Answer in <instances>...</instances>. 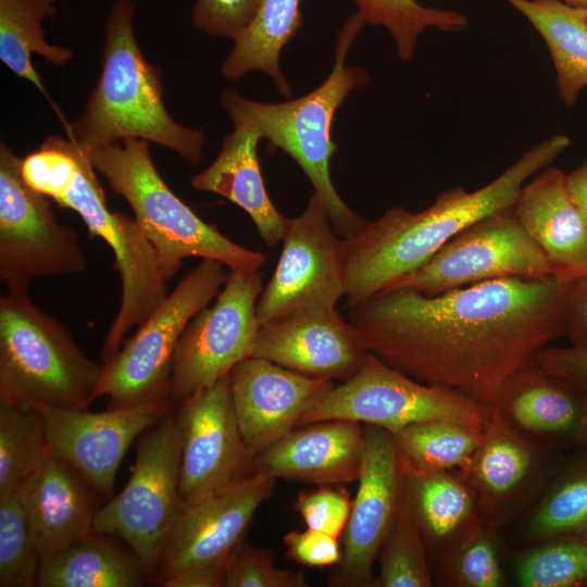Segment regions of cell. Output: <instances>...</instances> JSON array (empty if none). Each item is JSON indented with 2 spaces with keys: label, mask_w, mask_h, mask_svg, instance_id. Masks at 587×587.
<instances>
[{
  "label": "cell",
  "mask_w": 587,
  "mask_h": 587,
  "mask_svg": "<svg viewBox=\"0 0 587 587\" xmlns=\"http://www.w3.org/2000/svg\"><path fill=\"white\" fill-rule=\"evenodd\" d=\"M575 283L509 277L432 297L387 289L349 307V316L386 364L494 407L507 380L566 334Z\"/></svg>",
  "instance_id": "6da1fadb"
},
{
  "label": "cell",
  "mask_w": 587,
  "mask_h": 587,
  "mask_svg": "<svg viewBox=\"0 0 587 587\" xmlns=\"http://www.w3.org/2000/svg\"><path fill=\"white\" fill-rule=\"evenodd\" d=\"M570 145L567 136L553 135L482 188L467 191L454 187L441 191L421 212L394 207L366 222L359 233L344 239L348 307L388 289L469 225L514 207L526 179L548 167Z\"/></svg>",
  "instance_id": "7a4b0ae2"
},
{
  "label": "cell",
  "mask_w": 587,
  "mask_h": 587,
  "mask_svg": "<svg viewBox=\"0 0 587 587\" xmlns=\"http://www.w3.org/2000/svg\"><path fill=\"white\" fill-rule=\"evenodd\" d=\"M26 183L60 207L75 211L91 235L114 253L122 282L118 311L105 336L101 360L110 361L126 335L166 298V279L157 252L135 218L111 211L87 154L70 138L50 136L22 159Z\"/></svg>",
  "instance_id": "3957f363"
},
{
  "label": "cell",
  "mask_w": 587,
  "mask_h": 587,
  "mask_svg": "<svg viewBox=\"0 0 587 587\" xmlns=\"http://www.w3.org/2000/svg\"><path fill=\"white\" fill-rule=\"evenodd\" d=\"M134 4L118 0L105 24L100 78L83 114L65 129L85 153L118 139L139 138L168 148L191 164L202 158V132L177 124L163 102L160 71L137 43Z\"/></svg>",
  "instance_id": "277c9868"
},
{
  "label": "cell",
  "mask_w": 587,
  "mask_h": 587,
  "mask_svg": "<svg viewBox=\"0 0 587 587\" xmlns=\"http://www.w3.org/2000/svg\"><path fill=\"white\" fill-rule=\"evenodd\" d=\"M365 24L358 11L347 18L337 36L330 74L321 86L300 98L262 103L243 98L235 89L222 93V105L228 114L250 120L262 138L298 163L342 239L359 233L366 221L348 207L332 182L329 162L336 146L330 129L335 113L348 95L370 79L363 68L346 66L349 48Z\"/></svg>",
  "instance_id": "5b68a950"
},
{
  "label": "cell",
  "mask_w": 587,
  "mask_h": 587,
  "mask_svg": "<svg viewBox=\"0 0 587 587\" xmlns=\"http://www.w3.org/2000/svg\"><path fill=\"white\" fill-rule=\"evenodd\" d=\"M111 189L130 205L153 246L163 276L174 277L185 259L215 260L229 271L260 270L266 257L245 248L204 222L165 184L149 151V141L125 138L86 153Z\"/></svg>",
  "instance_id": "8992f818"
},
{
  "label": "cell",
  "mask_w": 587,
  "mask_h": 587,
  "mask_svg": "<svg viewBox=\"0 0 587 587\" xmlns=\"http://www.w3.org/2000/svg\"><path fill=\"white\" fill-rule=\"evenodd\" d=\"M103 369L29 292L0 296V403L88 408Z\"/></svg>",
  "instance_id": "52a82bcc"
},
{
  "label": "cell",
  "mask_w": 587,
  "mask_h": 587,
  "mask_svg": "<svg viewBox=\"0 0 587 587\" xmlns=\"http://www.w3.org/2000/svg\"><path fill=\"white\" fill-rule=\"evenodd\" d=\"M229 270L202 259L188 272L104 364L95 397L109 408H126L172 399L171 375L175 350L188 323L220 292ZM173 400V399H172Z\"/></svg>",
  "instance_id": "ba28073f"
},
{
  "label": "cell",
  "mask_w": 587,
  "mask_h": 587,
  "mask_svg": "<svg viewBox=\"0 0 587 587\" xmlns=\"http://www.w3.org/2000/svg\"><path fill=\"white\" fill-rule=\"evenodd\" d=\"M492 411L491 405L455 389L425 385L369 352L359 372L335 386L297 427L345 420L395 433L415 423L446 421L485 430Z\"/></svg>",
  "instance_id": "9c48e42d"
},
{
  "label": "cell",
  "mask_w": 587,
  "mask_h": 587,
  "mask_svg": "<svg viewBox=\"0 0 587 587\" xmlns=\"http://www.w3.org/2000/svg\"><path fill=\"white\" fill-rule=\"evenodd\" d=\"M180 439L170 410L137 440L132 475L120 494L98 510L93 530L116 537L142 560L151 577L167 535L183 509Z\"/></svg>",
  "instance_id": "30bf717a"
},
{
  "label": "cell",
  "mask_w": 587,
  "mask_h": 587,
  "mask_svg": "<svg viewBox=\"0 0 587 587\" xmlns=\"http://www.w3.org/2000/svg\"><path fill=\"white\" fill-rule=\"evenodd\" d=\"M20 159L0 145V278L8 291L29 292L32 282L86 271L76 233L61 224L47 196L23 177Z\"/></svg>",
  "instance_id": "8fae6325"
},
{
  "label": "cell",
  "mask_w": 587,
  "mask_h": 587,
  "mask_svg": "<svg viewBox=\"0 0 587 587\" xmlns=\"http://www.w3.org/2000/svg\"><path fill=\"white\" fill-rule=\"evenodd\" d=\"M549 275L553 272L547 257L512 207L469 225L388 289L409 288L432 297L491 279Z\"/></svg>",
  "instance_id": "7c38bea8"
},
{
  "label": "cell",
  "mask_w": 587,
  "mask_h": 587,
  "mask_svg": "<svg viewBox=\"0 0 587 587\" xmlns=\"http://www.w3.org/2000/svg\"><path fill=\"white\" fill-rule=\"evenodd\" d=\"M274 273L257 302L260 325L336 308L346 295L345 245L313 193L290 218Z\"/></svg>",
  "instance_id": "4fadbf2b"
},
{
  "label": "cell",
  "mask_w": 587,
  "mask_h": 587,
  "mask_svg": "<svg viewBox=\"0 0 587 587\" xmlns=\"http://www.w3.org/2000/svg\"><path fill=\"white\" fill-rule=\"evenodd\" d=\"M262 289L259 270L229 271L214 304L199 312L179 338L172 366V399L180 400L214 385L252 357Z\"/></svg>",
  "instance_id": "5bb4252c"
},
{
  "label": "cell",
  "mask_w": 587,
  "mask_h": 587,
  "mask_svg": "<svg viewBox=\"0 0 587 587\" xmlns=\"http://www.w3.org/2000/svg\"><path fill=\"white\" fill-rule=\"evenodd\" d=\"M179 494L191 504L250 472L230 396L229 374L179 400Z\"/></svg>",
  "instance_id": "9a60e30c"
},
{
  "label": "cell",
  "mask_w": 587,
  "mask_h": 587,
  "mask_svg": "<svg viewBox=\"0 0 587 587\" xmlns=\"http://www.w3.org/2000/svg\"><path fill=\"white\" fill-rule=\"evenodd\" d=\"M172 409V399L91 412L45 407L50 452L72 465L103 499H110L118 467L134 441Z\"/></svg>",
  "instance_id": "2e32d148"
},
{
  "label": "cell",
  "mask_w": 587,
  "mask_h": 587,
  "mask_svg": "<svg viewBox=\"0 0 587 587\" xmlns=\"http://www.w3.org/2000/svg\"><path fill=\"white\" fill-rule=\"evenodd\" d=\"M275 480L249 472L183 507L158 562V585L191 567L229 559L242 542L257 510L272 494Z\"/></svg>",
  "instance_id": "e0dca14e"
},
{
  "label": "cell",
  "mask_w": 587,
  "mask_h": 587,
  "mask_svg": "<svg viewBox=\"0 0 587 587\" xmlns=\"http://www.w3.org/2000/svg\"><path fill=\"white\" fill-rule=\"evenodd\" d=\"M364 453L359 486L345 528L344 551L332 585L372 587L374 562L390 530L398 505L403 469L392 435L363 425Z\"/></svg>",
  "instance_id": "ac0fdd59"
},
{
  "label": "cell",
  "mask_w": 587,
  "mask_h": 587,
  "mask_svg": "<svg viewBox=\"0 0 587 587\" xmlns=\"http://www.w3.org/2000/svg\"><path fill=\"white\" fill-rule=\"evenodd\" d=\"M229 387L243 446L252 459L295 429L335 384L250 357L233 367Z\"/></svg>",
  "instance_id": "d6986e66"
},
{
  "label": "cell",
  "mask_w": 587,
  "mask_h": 587,
  "mask_svg": "<svg viewBox=\"0 0 587 587\" xmlns=\"http://www.w3.org/2000/svg\"><path fill=\"white\" fill-rule=\"evenodd\" d=\"M367 354L359 330L330 308L260 325L252 357L305 376L346 382Z\"/></svg>",
  "instance_id": "ffe728a7"
},
{
  "label": "cell",
  "mask_w": 587,
  "mask_h": 587,
  "mask_svg": "<svg viewBox=\"0 0 587 587\" xmlns=\"http://www.w3.org/2000/svg\"><path fill=\"white\" fill-rule=\"evenodd\" d=\"M363 453V424L321 421L296 427L252 458L250 472L274 479L339 485L359 479Z\"/></svg>",
  "instance_id": "44dd1931"
},
{
  "label": "cell",
  "mask_w": 587,
  "mask_h": 587,
  "mask_svg": "<svg viewBox=\"0 0 587 587\" xmlns=\"http://www.w3.org/2000/svg\"><path fill=\"white\" fill-rule=\"evenodd\" d=\"M18 494L41 564L95 532L101 496L72 465L51 452Z\"/></svg>",
  "instance_id": "7402d4cb"
},
{
  "label": "cell",
  "mask_w": 587,
  "mask_h": 587,
  "mask_svg": "<svg viewBox=\"0 0 587 587\" xmlns=\"http://www.w3.org/2000/svg\"><path fill=\"white\" fill-rule=\"evenodd\" d=\"M565 174L545 167L522 187L513 209L553 275L577 280L587 275V224L571 198Z\"/></svg>",
  "instance_id": "603a6c76"
},
{
  "label": "cell",
  "mask_w": 587,
  "mask_h": 587,
  "mask_svg": "<svg viewBox=\"0 0 587 587\" xmlns=\"http://www.w3.org/2000/svg\"><path fill=\"white\" fill-rule=\"evenodd\" d=\"M586 394L532 360L507 380L492 408L535 444H576Z\"/></svg>",
  "instance_id": "cb8c5ba5"
},
{
  "label": "cell",
  "mask_w": 587,
  "mask_h": 587,
  "mask_svg": "<svg viewBox=\"0 0 587 587\" xmlns=\"http://www.w3.org/2000/svg\"><path fill=\"white\" fill-rule=\"evenodd\" d=\"M234 130L222 143L216 159L190 179L192 188L223 196L241 208L253 221L263 241L272 247L283 240L290 217L283 215L270 199L258 158L262 138L247 117L228 114Z\"/></svg>",
  "instance_id": "d4e9b609"
},
{
  "label": "cell",
  "mask_w": 587,
  "mask_h": 587,
  "mask_svg": "<svg viewBox=\"0 0 587 587\" xmlns=\"http://www.w3.org/2000/svg\"><path fill=\"white\" fill-rule=\"evenodd\" d=\"M542 465L537 445L495 411L467 466L460 472L474 490L482 514L508 507Z\"/></svg>",
  "instance_id": "484cf974"
},
{
  "label": "cell",
  "mask_w": 587,
  "mask_h": 587,
  "mask_svg": "<svg viewBox=\"0 0 587 587\" xmlns=\"http://www.w3.org/2000/svg\"><path fill=\"white\" fill-rule=\"evenodd\" d=\"M402 469L423 539L440 555L482 523L476 495L460 472Z\"/></svg>",
  "instance_id": "4316f807"
},
{
  "label": "cell",
  "mask_w": 587,
  "mask_h": 587,
  "mask_svg": "<svg viewBox=\"0 0 587 587\" xmlns=\"http://www.w3.org/2000/svg\"><path fill=\"white\" fill-rule=\"evenodd\" d=\"M151 578L138 554L124 541L91 533L41 564L39 587H140Z\"/></svg>",
  "instance_id": "83f0119b"
},
{
  "label": "cell",
  "mask_w": 587,
  "mask_h": 587,
  "mask_svg": "<svg viewBox=\"0 0 587 587\" xmlns=\"http://www.w3.org/2000/svg\"><path fill=\"white\" fill-rule=\"evenodd\" d=\"M544 39L562 102L572 107L587 86V10L561 0H507Z\"/></svg>",
  "instance_id": "f1b7e54d"
},
{
  "label": "cell",
  "mask_w": 587,
  "mask_h": 587,
  "mask_svg": "<svg viewBox=\"0 0 587 587\" xmlns=\"http://www.w3.org/2000/svg\"><path fill=\"white\" fill-rule=\"evenodd\" d=\"M300 4L301 0H261L252 22L223 62L222 75L238 79L262 71L275 82L277 91L289 98L291 89L280 70L279 55L302 25Z\"/></svg>",
  "instance_id": "f546056e"
},
{
  "label": "cell",
  "mask_w": 587,
  "mask_h": 587,
  "mask_svg": "<svg viewBox=\"0 0 587 587\" xmlns=\"http://www.w3.org/2000/svg\"><path fill=\"white\" fill-rule=\"evenodd\" d=\"M54 13V0H0V59L16 76L30 82L48 99L67 128L70 124L51 100L32 62L33 53L57 66L73 58L68 48L46 40L42 21Z\"/></svg>",
  "instance_id": "4dcf8cb0"
},
{
  "label": "cell",
  "mask_w": 587,
  "mask_h": 587,
  "mask_svg": "<svg viewBox=\"0 0 587 587\" xmlns=\"http://www.w3.org/2000/svg\"><path fill=\"white\" fill-rule=\"evenodd\" d=\"M586 448V447H585ZM587 533V448L560 471L524 523L525 544Z\"/></svg>",
  "instance_id": "1f68e13d"
},
{
  "label": "cell",
  "mask_w": 587,
  "mask_h": 587,
  "mask_svg": "<svg viewBox=\"0 0 587 587\" xmlns=\"http://www.w3.org/2000/svg\"><path fill=\"white\" fill-rule=\"evenodd\" d=\"M484 432L463 424L430 421L390 433L403 466L420 471H463Z\"/></svg>",
  "instance_id": "d6a6232c"
},
{
  "label": "cell",
  "mask_w": 587,
  "mask_h": 587,
  "mask_svg": "<svg viewBox=\"0 0 587 587\" xmlns=\"http://www.w3.org/2000/svg\"><path fill=\"white\" fill-rule=\"evenodd\" d=\"M49 454L39 410L0 403V497L20 490Z\"/></svg>",
  "instance_id": "836d02e7"
},
{
  "label": "cell",
  "mask_w": 587,
  "mask_h": 587,
  "mask_svg": "<svg viewBox=\"0 0 587 587\" xmlns=\"http://www.w3.org/2000/svg\"><path fill=\"white\" fill-rule=\"evenodd\" d=\"M380 569L372 587H429L433 585L425 541L402 480L390 530L380 549Z\"/></svg>",
  "instance_id": "e575fe53"
},
{
  "label": "cell",
  "mask_w": 587,
  "mask_h": 587,
  "mask_svg": "<svg viewBox=\"0 0 587 587\" xmlns=\"http://www.w3.org/2000/svg\"><path fill=\"white\" fill-rule=\"evenodd\" d=\"M366 24L385 27L392 36L398 55L412 58L419 36L428 27L461 32L467 18L460 12L425 7L416 0H351Z\"/></svg>",
  "instance_id": "d590c367"
},
{
  "label": "cell",
  "mask_w": 587,
  "mask_h": 587,
  "mask_svg": "<svg viewBox=\"0 0 587 587\" xmlns=\"http://www.w3.org/2000/svg\"><path fill=\"white\" fill-rule=\"evenodd\" d=\"M523 587H577L587 584V538L563 535L539 542L516 562Z\"/></svg>",
  "instance_id": "8d00e7d4"
},
{
  "label": "cell",
  "mask_w": 587,
  "mask_h": 587,
  "mask_svg": "<svg viewBox=\"0 0 587 587\" xmlns=\"http://www.w3.org/2000/svg\"><path fill=\"white\" fill-rule=\"evenodd\" d=\"M40 567L18 490L0 497V586H37Z\"/></svg>",
  "instance_id": "74e56055"
},
{
  "label": "cell",
  "mask_w": 587,
  "mask_h": 587,
  "mask_svg": "<svg viewBox=\"0 0 587 587\" xmlns=\"http://www.w3.org/2000/svg\"><path fill=\"white\" fill-rule=\"evenodd\" d=\"M439 580L457 587L504 586L498 548L480 523L452 549L439 557Z\"/></svg>",
  "instance_id": "f35d334b"
},
{
  "label": "cell",
  "mask_w": 587,
  "mask_h": 587,
  "mask_svg": "<svg viewBox=\"0 0 587 587\" xmlns=\"http://www.w3.org/2000/svg\"><path fill=\"white\" fill-rule=\"evenodd\" d=\"M301 571L278 569L274 554L248 542H241L226 566L225 587H305Z\"/></svg>",
  "instance_id": "ab89813d"
},
{
  "label": "cell",
  "mask_w": 587,
  "mask_h": 587,
  "mask_svg": "<svg viewBox=\"0 0 587 587\" xmlns=\"http://www.w3.org/2000/svg\"><path fill=\"white\" fill-rule=\"evenodd\" d=\"M352 501L342 486L322 485L319 489L300 492L296 510L308 528L338 538L345 530Z\"/></svg>",
  "instance_id": "60d3db41"
},
{
  "label": "cell",
  "mask_w": 587,
  "mask_h": 587,
  "mask_svg": "<svg viewBox=\"0 0 587 587\" xmlns=\"http://www.w3.org/2000/svg\"><path fill=\"white\" fill-rule=\"evenodd\" d=\"M261 0H196L191 21L196 28L236 41L252 22Z\"/></svg>",
  "instance_id": "b9f144b4"
},
{
  "label": "cell",
  "mask_w": 587,
  "mask_h": 587,
  "mask_svg": "<svg viewBox=\"0 0 587 587\" xmlns=\"http://www.w3.org/2000/svg\"><path fill=\"white\" fill-rule=\"evenodd\" d=\"M284 544L288 555L304 566L339 564L342 558L336 537L310 528L289 532L284 537Z\"/></svg>",
  "instance_id": "7bdbcfd3"
},
{
  "label": "cell",
  "mask_w": 587,
  "mask_h": 587,
  "mask_svg": "<svg viewBox=\"0 0 587 587\" xmlns=\"http://www.w3.org/2000/svg\"><path fill=\"white\" fill-rule=\"evenodd\" d=\"M533 362L576 388L587 391V346L545 347Z\"/></svg>",
  "instance_id": "ee69618b"
},
{
  "label": "cell",
  "mask_w": 587,
  "mask_h": 587,
  "mask_svg": "<svg viewBox=\"0 0 587 587\" xmlns=\"http://www.w3.org/2000/svg\"><path fill=\"white\" fill-rule=\"evenodd\" d=\"M572 346H587V275L577 279L566 311V334Z\"/></svg>",
  "instance_id": "f6af8a7d"
},
{
  "label": "cell",
  "mask_w": 587,
  "mask_h": 587,
  "mask_svg": "<svg viewBox=\"0 0 587 587\" xmlns=\"http://www.w3.org/2000/svg\"><path fill=\"white\" fill-rule=\"evenodd\" d=\"M227 560L191 567L162 584V587H225Z\"/></svg>",
  "instance_id": "bcb514c9"
},
{
  "label": "cell",
  "mask_w": 587,
  "mask_h": 587,
  "mask_svg": "<svg viewBox=\"0 0 587 587\" xmlns=\"http://www.w3.org/2000/svg\"><path fill=\"white\" fill-rule=\"evenodd\" d=\"M566 185L572 200L587 224V160L565 174Z\"/></svg>",
  "instance_id": "7dc6e473"
},
{
  "label": "cell",
  "mask_w": 587,
  "mask_h": 587,
  "mask_svg": "<svg viewBox=\"0 0 587 587\" xmlns=\"http://www.w3.org/2000/svg\"><path fill=\"white\" fill-rule=\"evenodd\" d=\"M576 444H579L587 448V394L584 413L576 434Z\"/></svg>",
  "instance_id": "c3c4849f"
},
{
  "label": "cell",
  "mask_w": 587,
  "mask_h": 587,
  "mask_svg": "<svg viewBox=\"0 0 587 587\" xmlns=\"http://www.w3.org/2000/svg\"><path fill=\"white\" fill-rule=\"evenodd\" d=\"M561 1L572 7L587 10V0H561Z\"/></svg>",
  "instance_id": "681fc988"
},
{
  "label": "cell",
  "mask_w": 587,
  "mask_h": 587,
  "mask_svg": "<svg viewBox=\"0 0 587 587\" xmlns=\"http://www.w3.org/2000/svg\"><path fill=\"white\" fill-rule=\"evenodd\" d=\"M586 538H587V533L586 534H583Z\"/></svg>",
  "instance_id": "f907efd6"
},
{
  "label": "cell",
  "mask_w": 587,
  "mask_h": 587,
  "mask_svg": "<svg viewBox=\"0 0 587 587\" xmlns=\"http://www.w3.org/2000/svg\"><path fill=\"white\" fill-rule=\"evenodd\" d=\"M586 586H587V584H586Z\"/></svg>",
  "instance_id": "816d5d0a"
}]
</instances>
